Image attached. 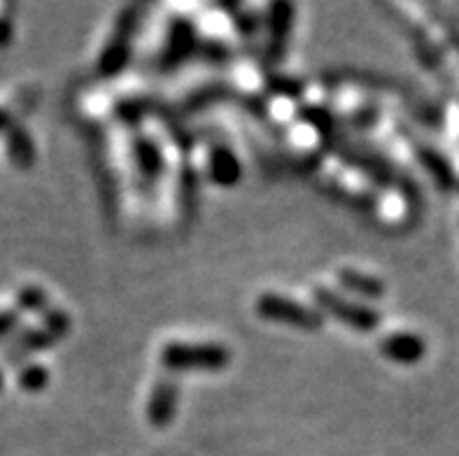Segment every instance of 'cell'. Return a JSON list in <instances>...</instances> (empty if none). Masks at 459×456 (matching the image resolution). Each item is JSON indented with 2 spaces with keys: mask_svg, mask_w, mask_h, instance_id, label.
<instances>
[{
  "mask_svg": "<svg viewBox=\"0 0 459 456\" xmlns=\"http://www.w3.org/2000/svg\"><path fill=\"white\" fill-rule=\"evenodd\" d=\"M70 317L61 310L45 312L42 326L38 329H26L19 335H12V340L7 342L3 349V364L19 366L23 364V358H29L30 354L47 349V347L56 345L61 338L70 331Z\"/></svg>",
  "mask_w": 459,
  "mask_h": 456,
  "instance_id": "6da1fadb",
  "label": "cell"
},
{
  "mask_svg": "<svg viewBox=\"0 0 459 456\" xmlns=\"http://www.w3.org/2000/svg\"><path fill=\"white\" fill-rule=\"evenodd\" d=\"M231 361L224 345L215 342H169L161 349V364L173 373L185 370H221Z\"/></svg>",
  "mask_w": 459,
  "mask_h": 456,
  "instance_id": "7a4b0ae2",
  "label": "cell"
},
{
  "mask_svg": "<svg viewBox=\"0 0 459 456\" xmlns=\"http://www.w3.org/2000/svg\"><path fill=\"white\" fill-rule=\"evenodd\" d=\"M255 310L266 322L285 323V326H294V329L315 331L322 326L320 312H315L313 307L303 305L299 301H290L287 296L280 294H264L256 301Z\"/></svg>",
  "mask_w": 459,
  "mask_h": 456,
  "instance_id": "3957f363",
  "label": "cell"
},
{
  "mask_svg": "<svg viewBox=\"0 0 459 456\" xmlns=\"http://www.w3.org/2000/svg\"><path fill=\"white\" fill-rule=\"evenodd\" d=\"M315 303L322 312L332 314L336 322L345 323L350 329L355 331H373L380 323V314L376 310H371L368 305H361V303H352L343 296H338L332 289H315Z\"/></svg>",
  "mask_w": 459,
  "mask_h": 456,
  "instance_id": "277c9868",
  "label": "cell"
},
{
  "mask_svg": "<svg viewBox=\"0 0 459 456\" xmlns=\"http://www.w3.org/2000/svg\"><path fill=\"white\" fill-rule=\"evenodd\" d=\"M178 384L173 380H161L154 387L147 403V419L152 426H166L175 417V408H178Z\"/></svg>",
  "mask_w": 459,
  "mask_h": 456,
  "instance_id": "5b68a950",
  "label": "cell"
},
{
  "mask_svg": "<svg viewBox=\"0 0 459 456\" xmlns=\"http://www.w3.org/2000/svg\"><path fill=\"white\" fill-rule=\"evenodd\" d=\"M422 349H425V345L411 333H394L380 342V352L396 364H413L422 357Z\"/></svg>",
  "mask_w": 459,
  "mask_h": 456,
  "instance_id": "8992f818",
  "label": "cell"
},
{
  "mask_svg": "<svg viewBox=\"0 0 459 456\" xmlns=\"http://www.w3.org/2000/svg\"><path fill=\"white\" fill-rule=\"evenodd\" d=\"M338 282L343 284V289H348L350 294H357L361 298H378L385 291L380 280L371 278L367 272L355 271V268H343L338 272Z\"/></svg>",
  "mask_w": 459,
  "mask_h": 456,
  "instance_id": "52a82bcc",
  "label": "cell"
},
{
  "mask_svg": "<svg viewBox=\"0 0 459 456\" xmlns=\"http://www.w3.org/2000/svg\"><path fill=\"white\" fill-rule=\"evenodd\" d=\"M210 175L217 185L231 186L240 177L238 159L227 150V147H215L210 154Z\"/></svg>",
  "mask_w": 459,
  "mask_h": 456,
  "instance_id": "ba28073f",
  "label": "cell"
},
{
  "mask_svg": "<svg viewBox=\"0 0 459 456\" xmlns=\"http://www.w3.org/2000/svg\"><path fill=\"white\" fill-rule=\"evenodd\" d=\"M5 147L7 154L19 168H30L35 161V147L30 135L22 126H10L5 131Z\"/></svg>",
  "mask_w": 459,
  "mask_h": 456,
  "instance_id": "9c48e42d",
  "label": "cell"
},
{
  "mask_svg": "<svg viewBox=\"0 0 459 456\" xmlns=\"http://www.w3.org/2000/svg\"><path fill=\"white\" fill-rule=\"evenodd\" d=\"M134 154H135V161H138V170L145 177L154 179L159 177L161 173V166H163V159H161V151L159 147L147 138H138L134 142Z\"/></svg>",
  "mask_w": 459,
  "mask_h": 456,
  "instance_id": "30bf717a",
  "label": "cell"
},
{
  "mask_svg": "<svg viewBox=\"0 0 459 456\" xmlns=\"http://www.w3.org/2000/svg\"><path fill=\"white\" fill-rule=\"evenodd\" d=\"M128 40H131V30L117 35L115 42H112V45L105 49L103 58H100V70H103V73L112 75V73H117V70L126 64L128 61Z\"/></svg>",
  "mask_w": 459,
  "mask_h": 456,
  "instance_id": "8fae6325",
  "label": "cell"
},
{
  "mask_svg": "<svg viewBox=\"0 0 459 456\" xmlns=\"http://www.w3.org/2000/svg\"><path fill=\"white\" fill-rule=\"evenodd\" d=\"M271 12H273V19H271V45H273V52L280 54L282 52V47H285L287 33H290L291 7L290 5H275Z\"/></svg>",
  "mask_w": 459,
  "mask_h": 456,
  "instance_id": "7c38bea8",
  "label": "cell"
},
{
  "mask_svg": "<svg viewBox=\"0 0 459 456\" xmlns=\"http://www.w3.org/2000/svg\"><path fill=\"white\" fill-rule=\"evenodd\" d=\"M19 387L29 393H38L49 384V373H47L45 366L40 364H26L19 370Z\"/></svg>",
  "mask_w": 459,
  "mask_h": 456,
  "instance_id": "4fadbf2b",
  "label": "cell"
},
{
  "mask_svg": "<svg viewBox=\"0 0 459 456\" xmlns=\"http://www.w3.org/2000/svg\"><path fill=\"white\" fill-rule=\"evenodd\" d=\"M17 303L26 312H45L47 294L42 289H38V287H23L17 294Z\"/></svg>",
  "mask_w": 459,
  "mask_h": 456,
  "instance_id": "5bb4252c",
  "label": "cell"
},
{
  "mask_svg": "<svg viewBox=\"0 0 459 456\" xmlns=\"http://www.w3.org/2000/svg\"><path fill=\"white\" fill-rule=\"evenodd\" d=\"M19 323V312L14 310H3L0 312V342H5L12 338V333L17 331Z\"/></svg>",
  "mask_w": 459,
  "mask_h": 456,
  "instance_id": "9a60e30c",
  "label": "cell"
},
{
  "mask_svg": "<svg viewBox=\"0 0 459 456\" xmlns=\"http://www.w3.org/2000/svg\"><path fill=\"white\" fill-rule=\"evenodd\" d=\"M10 38H12L10 22H5V19H0V47H5L7 42H10Z\"/></svg>",
  "mask_w": 459,
  "mask_h": 456,
  "instance_id": "2e32d148",
  "label": "cell"
},
{
  "mask_svg": "<svg viewBox=\"0 0 459 456\" xmlns=\"http://www.w3.org/2000/svg\"><path fill=\"white\" fill-rule=\"evenodd\" d=\"M10 128V116L5 110H0V131H7Z\"/></svg>",
  "mask_w": 459,
  "mask_h": 456,
  "instance_id": "e0dca14e",
  "label": "cell"
},
{
  "mask_svg": "<svg viewBox=\"0 0 459 456\" xmlns=\"http://www.w3.org/2000/svg\"><path fill=\"white\" fill-rule=\"evenodd\" d=\"M3 382H5V377H3V370H0V389H3Z\"/></svg>",
  "mask_w": 459,
  "mask_h": 456,
  "instance_id": "ac0fdd59",
  "label": "cell"
}]
</instances>
